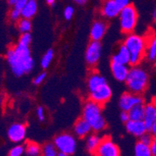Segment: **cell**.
Returning a JSON list of instances; mask_svg holds the SVG:
<instances>
[{
    "instance_id": "6da1fadb",
    "label": "cell",
    "mask_w": 156,
    "mask_h": 156,
    "mask_svg": "<svg viewBox=\"0 0 156 156\" xmlns=\"http://www.w3.org/2000/svg\"><path fill=\"white\" fill-rule=\"evenodd\" d=\"M6 60L12 73L16 76L28 74L34 67V61L29 46L18 42L6 52Z\"/></svg>"
},
{
    "instance_id": "7a4b0ae2",
    "label": "cell",
    "mask_w": 156,
    "mask_h": 156,
    "mask_svg": "<svg viewBox=\"0 0 156 156\" xmlns=\"http://www.w3.org/2000/svg\"><path fill=\"white\" fill-rule=\"evenodd\" d=\"M101 105L88 99L84 102L82 108V117L88 122L93 132L100 133L107 126V122L102 113Z\"/></svg>"
},
{
    "instance_id": "3957f363",
    "label": "cell",
    "mask_w": 156,
    "mask_h": 156,
    "mask_svg": "<svg viewBox=\"0 0 156 156\" xmlns=\"http://www.w3.org/2000/svg\"><path fill=\"white\" fill-rule=\"evenodd\" d=\"M122 44L126 47L130 55V66H137L145 58L147 37L133 32L126 34Z\"/></svg>"
},
{
    "instance_id": "277c9868",
    "label": "cell",
    "mask_w": 156,
    "mask_h": 156,
    "mask_svg": "<svg viewBox=\"0 0 156 156\" xmlns=\"http://www.w3.org/2000/svg\"><path fill=\"white\" fill-rule=\"evenodd\" d=\"M126 85L130 92L142 94L147 90L149 83L147 71L142 66H131L126 79Z\"/></svg>"
},
{
    "instance_id": "5b68a950",
    "label": "cell",
    "mask_w": 156,
    "mask_h": 156,
    "mask_svg": "<svg viewBox=\"0 0 156 156\" xmlns=\"http://www.w3.org/2000/svg\"><path fill=\"white\" fill-rule=\"evenodd\" d=\"M119 20L121 31L123 34H129L133 33L138 20V13L134 5L130 4L121 9Z\"/></svg>"
},
{
    "instance_id": "8992f818",
    "label": "cell",
    "mask_w": 156,
    "mask_h": 156,
    "mask_svg": "<svg viewBox=\"0 0 156 156\" xmlns=\"http://www.w3.org/2000/svg\"><path fill=\"white\" fill-rule=\"evenodd\" d=\"M54 144L59 153L72 155L75 153L77 147L76 136L69 133H62L55 136Z\"/></svg>"
},
{
    "instance_id": "52a82bcc",
    "label": "cell",
    "mask_w": 156,
    "mask_h": 156,
    "mask_svg": "<svg viewBox=\"0 0 156 156\" xmlns=\"http://www.w3.org/2000/svg\"><path fill=\"white\" fill-rule=\"evenodd\" d=\"M87 92L88 99L95 101L101 106H104L106 103H108L112 95V88L108 85V82L96 86L94 88L87 90Z\"/></svg>"
},
{
    "instance_id": "ba28073f",
    "label": "cell",
    "mask_w": 156,
    "mask_h": 156,
    "mask_svg": "<svg viewBox=\"0 0 156 156\" xmlns=\"http://www.w3.org/2000/svg\"><path fill=\"white\" fill-rule=\"evenodd\" d=\"M102 51L101 41H90L87 44L85 51V61L87 66L94 68L99 62Z\"/></svg>"
},
{
    "instance_id": "9c48e42d",
    "label": "cell",
    "mask_w": 156,
    "mask_h": 156,
    "mask_svg": "<svg viewBox=\"0 0 156 156\" xmlns=\"http://www.w3.org/2000/svg\"><path fill=\"white\" fill-rule=\"evenodd\" d=\"M94 154V156H121L119 147L108 136L103 137Z\"/></svg>"
},
{
    "instance_id": "30bf717a",
    "label": "cell",
    "mask_w": 156,
    "mask_h": 156,
    "mask_svg": "<svg viewBox=\"0 0 156 156\" xmlns=\"http://www.w3.org/2000/svg\"><path fill=\"white\" fill-rule=\"evenodd\" d=\"M144 103V98L141 94L126 91L120 96L119 100V106L121 111L129 112L135 105Z\"/></svg>"
},
{
    "instance_id": "8fae6325",
    "label": "cell",
    "mask_w": 156,
    "mask_h": 156,
    "mask_svg": "<svg viewBox=\"0 0 156 156\" xmlns=\"http://www.w3.org/2000/svg\"><path fill=\"white\" fill-rule=\"evenodd\" d=\"M8 137L13 143L19 144L24 140L27 134V126L20 122H16L11 125L8 129Z\"/></svg>"
},
{
    "instance_id": "7c38bea8",
    "label": "cell",
    "mask_w": 156,
    "mask_h": 156,
    "mask_svg": "<svg viewBox=\"0 0 156 156\" xmlns=\"http://www.w3.org/2000/svg\"><path fill=\"white\" fill-rule=\"evenodd\" d=\"M108 24L104 20L98 19L93 22L90 31V37L91 41H101L106 34Z\"/></svg>"
},
{
    "instance_id": "4fadbf2b",
    "label": "cell",
    "mask_w": 156,
    "mask_h": 156,
    "mask_svg": "<svg viewBox=\"0 0 156 156\" xmlns=\"http://www.w3.org/2000/svg\"><path fill=\"white\" fill-rule=\"evenodd\" d=\"M120 10L115 0H104L100 9V13L103 18L111 20L119 16Z\"/></svg>"
},
{
    "instance_id": "5bb4252c",
    "label": "cell",
    "mask_w": 156,
    "mask_h": 156,
    "mask_svg": "<svg viewBox=\"0 0 156 156\" xmlns=\"http://www.w3.org/2000/svg\"><path fill=\"white\" fill-rule=\"evenodd\" d=\"M125 127L127 133L135 137L140 138L143 134L148 131L145 123L143 120H131L129 119L125 123Z\"/></svg>"
},
{
    "instance_id": "9a60e30c",
    "label": "cell",
    "mask_w": 156,
    "mask_h": 156,
    "mask_svg": "<svg viewBox=\"0 0 156 156\" xmlns=\"http://www.w3.org/2000/svg\"><path fill=\"white\" fill-rule=\"evenodd\" d=\"M110 69H111V73H112L113 77L115 78V80L119 82L126 81L129 69L128 65L111 61Z\"/></svg>"
},
{
    "instance_id": "2e32d148",
    "label": "cell",
    "mask_w": 156,
    "mask_h": 156,
    "mask_svg": "<svg viewBox=\"0 0 156 156\" xmlns=\"http://www.w3.org/2000/svg\"><path fill=\"white\" fill-rule=\"evenodd\" d=\"M91 132H92L91 126L83 117L78 119L73 125V133L78 138H85Z\"/></svg>"
},
{
    "instance_id": "e0dca14e",
    "label": "cell",
    "mask_w": 156,
    "mask_h": 156,
    "mask_svg": "<svg viewBox=\"0 0 156 156\" xmlns=\"http://www.w3.org/2000/svg\"><path fill=\"white\" fill-rule=\"evenodd\" d=\"M156 120V103L150 102L144 105V115L143 121L147 129H150L154 121Z\"/></svg>"
},
{
    "instance_id": "ac0fdd59",
    "label": "cell",
    "mask_w": 156,
    "mask_h": 156,
    "mask_svg": "<svg viewBox=\"0 0 156 156\" xmlns=\"http://www.w3.org/2000/svg\"><path fill=\"white\" fill-rule=\"evenodd\" d=\"M111 61L125 64V65H129L130 55H129V51L124 44H122L119 45L117 51H115V53L112 55Z\"/></svg>"
},
{
    "instance_id": "d6986e66",
    "label": "cell",
    "mask_w": 156,
    "mask_h": 156,
    "mask_svg": "<svg viewBox=\"0 0 156 156\" xmlns=\"http://www.w3.org/2000/svg\"><path fill=\"white\" fill-rule=\"evenodd\" d=\"M102 137L98 134V133H90L85 137V148L89 153L94 154L99 147Z\"/></svg>"
},
{
    "instance_id": "ffe728a7",
    "label": "cell",
    "mask_w": 156,
    "mask_h": 156,
    "mask_svg": "<svg viewBox=\"0 0 156 156\" xmlns=\"http://www.w3.org/2000/svg\"><path fill=\"white\" fill-rule=\"evenodd\" d=\"M38 5L37 0H27L24 7L21 9L22 18L30 20L34 17L37 12Z\"/></svg>"
},
{
    "instance_id": "44dd1931",
    "label": "cell",
    "mask_w": 156,
    "mask_h": 156,
    "mask_svg": "<svg viewBox=\"0 0 156 156\" xmlns=\"http://www.w3.org/2000/svg\"><path fill=\"white\" fill-rule=\"evenodd\" d=\"M145 58L150 62H154L156 59V36L151 35L147 37V48Z\"/></svg>"
},
{
    "instance_id": "7402d4cb",
    "label": "cell",
    "mask_w": 156,
    "mask_h": 156,
    "mask_svg": "<svg viewBox=\"0 0 156 156\" xmlns=\"http://www.w3.org/2000/svg\"><path fill=\"white\" fill-rule=\"evenodd\" d=\"M144 104H139L129 110V119L131 120H143L144 115Z\"/></svg>"
},
{
    "instance_id": "603a6c76",
    "label": "cell",
    "mask_w": 156,
    "mask_h": 156,
    "mask_svg": "<svg viewBox=\"0 0 156 156\" xmlns=\"http://www.w3.org/2000/svg\"><path fill=\"white\" fill-rule=\"evenodd\" d=\"M24 152L28 156H39L41 154V146L34 141H27L24 145Z\"/></svg>"
},
{
    "instance_id": "cb8c5ba5",
    "label": "cell",
    "mask_w": 156,
    "mask_h": 156,
    "mask_svg": "<svg viewBox=\"0 0 156 156\" xmlns=\"http://www.w3.org/2000/svg\"><path fill=\"white\" fill-rule=\"evenodd\" d=\"M134 156H152L150 145L138 140L134 146Z\"/></svg>"
},
{
    "instance_id": "d4e9b609",
    "label": "cell",
    "mask_w": 156,
    "mask_h": 156,
    "mask_svg": "<svg viewBox=\"0 0 156 156\" xmlns=\"http://www.w3.org/2000/svg\"><path fill=\"white\" fill-rule=\"evenodd\" d=\"M59 152L54 143L47 142L41 146V156H58Z\"/></svg>"
},
{
    "instance_id": "484cf974",
    "label": "cell",
    "mask_w": 156,
    "mask_h": 156,
    "mask_svg": "<svg viewBox=\"0 0 156 156\" xmlns=\"http://www.w3.org/2000/svg\"><path fill=\"white\" fill-rule=\"evenodd\" d=\"M54 55L55 54H54L53 50L48 49L45 51V53L42 55L40 64H41V66L43 69H46L49 67L51 62L53 60Z\"/></svg>"
},
{
    "instance_id": "4316f807",
    "label": "cell",
    "mask_w": 156,
    "mask_h": 156,
    "mask_svg": "<svg viewBox=\"0 0 156 156\" xmlns=\"http://www.w3.org/2000/svg\"><path fill=\"white\" fill-rule=\"evenodd\" d=\"M17 27L19 31L21 34L24 33H30L32 29V23L30 20L26 19V18H21L17 22Z\"/></svg>"
},
{
    "instance_id": "83f0119b",
    "label": "cell",
    "mask_w": 156,
    "mask_h": 156,
    "mask_svg": "<svg viewBox=\"0 0 156 156\" xmlns=\"http://www.w3.org/2000/svg\"><path fill=\"white\" fill-rule=\"evenodd\" d=\"M21 10L16 9V8H12L9 12V19L13 22L17 23L21 19Z\"/></svg>"
},
{
    "instance_id": "f1b7e54d",
    "label": "cell",
    "mask_w": 156,
    "mask_h": 156,
    "mask_svg": "<svg viewBox=\"0 0 156 156\" xmlns=\"http://www.w3.org/2000/svg\"><path fill=\"white\" fill-rule=\"evenodd\" d=\"M24 153V146L18 144L9 151L8 156H21Z\"/></svg>"
},
{
    "instance_id": "f546056e",
    "label": "cell",
    "mask_w": 156,
    "mask_h": 156,
    "mask_svg": "<svg viewBox=\"0 0 156 156\" xmlns=\"http://www.w3.org/2000/svg\"><path fill=\"white\" fill-rule=\"evenodd\" d=\"M32 41V36L30 33H24V34H21V36L20 37L19 41L18 42L24 45H27L30 46V43Z\"/></svg>"
},
{
    "instance_id": "4dcf8cb0",
    "label": "cell",
    "mask_w": 156,
    "mask_h": 156,
    "mask_svg": "<svg viewBox=\"0 0 156 156\" xmlns=\"http://www.w3.org/2000/svg\"><path fill=\"white\" fill-rule=\"evenodd\" d=\"M73 15H74V8L71 5H67L63 11L64 18L66 20H70L73 18Z\"/></svg>"
},
{
    "instance_id": "1f68e13d",
    "label": "cell",
    "mask_w": 156,
    "mask_h": 156,
    "mask_svg": "<svg viewBox=\"0 0 156 156\" xmlns=\"http://www.w3.org/2000/svg\"><path fill=\"white\" fill-rule=\"evenodd\" d=\"M46 72H41V73H38V74L34 78L33 83H34V85H40V84H41V83L44 81V80L46 79Z\"/></svg>"
},
{
    "instance_id": "d6a6232c",
    "label": "cell",
    "mask_w": 156,
    "mask_h": 156,
    "mask_svg": "<svg viewBox=\"0 0 156 156\" xmlns=\"http://www.w3.org/2000/svg\"><path fill=\"white\" fill-rule=\"evenodd\" d=\"M153 138H154V136H152V134H151V133L149 131L146 132L144 134L142 135L141 136H140V140L141 142H143V143H144V144H148V145H150L151 144V143L152 142V140Z\"/></svg>"
},
{
    "instance_id": "836d02e7",
    "label": "cell",
    "mask_w": 156,
    "mask_h": 156,
    "mask_svg": "<svg viewBox=\"0 0 156 156\" xmlns=\"http://www.w3.org/2000/svg\"><path fill=\"white\" fill-rule=\"evenodd\" d=\"M36 115H37V118L38 119L39 121L43 122L45 119V112H44V109L42 106H38L36 108Z\"/></svg>"
},
{
    "instance_id": "e575fe53",
    "label": "cell",
    "mask_w": 156,
    "mask_h": 156,
    "mask_svg": "<svg viewBox=\"0 0 156 156\" xmlns=\"http://www.w3.org/2000/svg\"><path fill=\"white\" fill-rule=\"evenodd\" d=\"M115 2L120 9L130 5V1L129 0H115Z\"/></svg>"
},
{
    "instance_id": "d590c367",
    "label": "cell",
    "mask_w": 156,
    "mask_h": 156,
    "mask_svg": "<svg viewBox=\"0 0 156 156\" xmlns=\"http://www.w3.org/2000/svg\"><path fill=\"white\" fill-rule=\"evenodd\" d=\"M27 0H17V2L15 3V5L12 6L13 8H16V9H20V10H21L23 7H24V5H26L27 3Z\"/></svg>"
},
{
    "instance_id": "8d00e7d4",
    "label": "cell",
    "mask_w": 156,
    "mask_h": 156,
    "mask_svg": "<svg viewBox=\"0 0 156 156\" xmlns=\"http://www.w3.org/2000/svg\"><path fill=\"white\" fill-rule=\"evenodd\" d=\"M119 118H120V120L122 122L126 123L128 120H129V113H128V112H126V111H122L120 115H119Z\"/></svg>"
},
{
    "instance_id": "74e56055",
    "label": "cell",
    "mask_w": 156,
    "mask_h": 156,
    "mask_svg": "<svg viewBox=\"0 0 156 156\" xmlns=\"http://www.w3.org/2000/svg\"><path fill=\"white\" fill-rule=\"evenodd\" d=\"M150 147H151V151L152 156H156V137H154L152 140V142L150 144Z\"/></svg>"
},
{
    "instance_id": "f35d334b",
    "label": "cell",
    "mask_w": 156,
    "mask_h": 156,
    "mask_svg": "<svg viewBox=\"0 0 156 156\" xmlns=\"http://www.w3.org/2000/svg\"><path fill=\"white\" fill-rule=\"evenodd\" d=\"M149 132L152 134V136L154 137H156V120L154 121V123L152 124L151 127L149 129Z\"/></svg>"
},
{
    "instance_id": "ab89813d",
    "label": "cell",
    "mask_w": 156,
    "mask_h": 156,
    "mask_svg": "<svg viewBox=\"0 0 156 156\" xmlns=\"http://www.w3.org/2000/svg\"><path fill=\"white\" fill-rule=\"evenodd\" d=\"M73 1L76 4H77V5H85V4L87 2V0H73Z\"/></svg>"
},
{
    "instance_id": "60d3db41",
    "label": "cell",
    "mask_w": 156,
    "mask_h": 156,
    "mask_svg": "<svg viewBox=\"0 0 156 156\" xmlns=\"http://www.w3.org/2000/svg\"><path fill=\"white\" fill-rule=\"evenodd\" d=\"M45 1H46V2H47V4H48V5H55V1H56V0H45Z\"/></svg>"
},
{
    "instance_id": "b9f144b4",
    "label": "cell",
    "mask_w": 156,
    "mask_h": 156,
    "mask_svg": "<svg viewBox=\"0 0 156 156\" xmlns=\"http://www.w3.org/2000/svg\"><path fill=\"white\" fill-rule=\"evenodd\" d=\"M16 2H17V0H8V3L12 6H13Z\"/></svg>"
},
{
    "instance_id": "7bdbcfd3",
    "label": "cell",
    "mask_w": 156,
    "mask_h": 156,
    "mask_svg": "<svg viewBox=\"0 0 156 156\" xmlns=\"http://www.w3.org/2000/svg\"><path fill=\"white\" fill-rule=\"evenodd\" d=\"M153 20H154V21L156 23V5L154 6V11H153Z\"/></svg>"
},
{
    "instance_id": "ee69618b",
    "label": "cell",
    "mask_w": 156,
    "mask_h": 156,
    "mask_svg": "<svg viewBox=\"0 0 156 156\" xmlns=\"http://www.w3.org/2000/svg\"><path fill=\"white\" fill-rule=\"evenodd\" d=\"M58 156H70V155H68V154H62V153H59Z\"/></svg>"
},
{
    "instance_id": "f6af8a7d",
    "label": "cell",
    "mask_w": 156,
    "mask_h": 156,
    "mask_svg": "<svg viewBox=\"0 0 156 156\" xmlns=\"http://www.w3.org/2000/svg\"><path fill=\"white\" fill-rule=\"evenodd\" d=\"M2 98H0V108H1V107H2Z\"/></svg>"
},
{
    "instance_id": "bcb514c9",
    "label": "cell",
    "mask_w": 156,
    "mask_h": 156,
    "mask_svg": "<svg viewBox=\"0 0 156 156\" xmlns=\"http://www.w3.org/2000/svg\"><path fill=\"white\" fill-rule=\"evenodd\" d=\"M154 67L156 68V59L154 61Z\"/></svg>"
}]
</instances>
